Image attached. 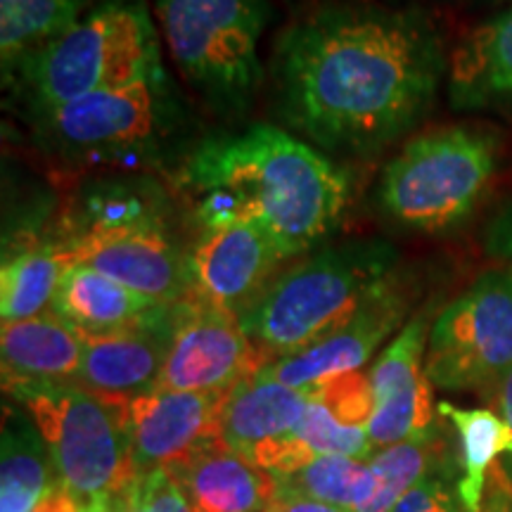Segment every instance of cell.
<instances>
[{
	"label": "cell",
	"mask_w": 512,
	"mask_h": 512,
	"mask_svg": "<svg viewBox=\"0 0 512 512\" xmlns=\"http://www.w3.org/2000/svg\"><path fill=\"white\" fill-rule=\"evenodd\" d=\"M446 69L437 31L418 12L335 3L280 34L271 83L292 131L325 152L368 157L425 117Z\"/></svg>",
	"instance_id": "6da1fadb"
},
{
	"label": "cell",
	"mask_w": 512,
	"mask_h": 512,
	"mask_svg": "<svg viewBox=\"0 0 512 512\" xmlns=\"http://www.w3.org/2000/svg\"><path fill=\"white\" fill-rule=\"evenodd\" d=\"M178 188L202 230L245 223L299 256L342 223L351 178L285 128L252 124L200 140Z\"/></svg>",
	"instance_id": "7a4b0ae2"
},
{
	"label": "cell",
	"mask_w": 512,
	"mask_h": 512,
	"mask_svg": "<svg viewBox=\"0 0 512 512\" xmlns=\"http://www.w3.org/2000/svg\"><path fill=\"white\" fill-rule=\"evenodd\" d=\"M394 264L387 242L354 240L320 249L266 287L240 316L242 330L268 363L299 354L349 323L394 273Z\"/></svg>",
	"instance_id": "3957f363"
},
{
	"label": "cell",
	"mask_w": 512,
	"mask_h": 512,
	"mask_svg": "<svg viewBox=\"0 0 512 512\" xmlns=\"http://www.w3.org/2000/svg\"><path fill=\"white\" fill-rule=\"evenodd\" d=\"M145 0H95L53 46L5 81L29 114L166 74Z\"/></svg>",
	"instance_id": "277c9868"
},
{
	"label": "cell",
	"mask_w": 512,
	"mask_h": 512,
	"mask_svg": "<svg viewBox=\"0 0 512 512\" xmlns=\"http://www.w3.org/2000/svg\"><path fill=\"white\" fill-rule=\"evenodd\" d=\"M41 432L60 484L79 512H126L140 475L131 456L121 401L79 384H19L5 389Z\"/></svg>",
	"instance_id": "5b68a950"
},
{
	"label": "cell",
	"mask_w": 512,
	"mask_h": 512,
	"mask_svg": "<svg viewBox=\"0 0 512 512\" xmlns=\"http://www.w3.org/2000/svg\"><path fill=\"white\" fill-rule=\"evenodd\" d=\"M29 117L41 150L72 166L155 162L185 124L183 102L169 74L88 93Z\"/></svg>",
	"instance_id": "8992f818"
},
{
	"label": "cell",
	"mask_w": 512,
	"mask_h": 512,
	"mask_svg": "<svg viewBox=\"0 0 512 512\" xmlns=\"http://www.w3.org/2000/svg\"><path fill=\"white\" fill-rule=\"evenodd\" d=\"M498 169V138L484 128L448 126L420 133L384 166L377 207L415 233H448L482 204Z\"/></svg>",
	"instance_id": "52a82bcc"
},
{
	"label": "cell",
	"mask_w": 512,
	"mask_h": 512,
	"mask_svg": "<svg viewBox=\"0 0 512 512\" xmlns=\"http://www.w3.org/2000/svg\"><path fill=\"white\" fill-rule=\"evenodd\" d=\"M171 60L219 112H242L264 83L266 0H155Z\"/></svg>",
	"instance_id": "ba28073f"
},
{
	"label": "cell",
	"mask_w": 512,
	"mask_h": 512,
	"mask_svg": "<svg viewBox=\"0 0 512 512\" xmlns=\"http://www.w3.org/2000/svg\"><path fill=\"white\" fill-rule=\"evenodd\" d=\"M512 368V273L486 271L430 328L425 373L448 392L494 389Z\"/></svg>",
	"instance_id": "9c48e42d"
},
{
	"label": "cell",
	"mask_w": 512,
	"mask_h": 512,
	"mask_svg": "<svg viewBox=\"0 0 512 512\" xmlns=\"http://www.w3.org/2000/svg\"><path fill=\"white\" fill-rule=\"evenodd\" d=\"M266 366L238 316L188 299L178 304L174 339L155 389L228 394Z\"/></svg>",
	"instance_id": "30bf717a"
},
{
	"label": "cell",
	"mask_w": 512,
	"mask_h": 512,
	"mask_svg": "<svg viewBox=\"0 0 512 512\" xmlns=\"http://www.w3.org/2000/svg\"><path fill=\"white\" fill-rule=\"evenodd\" d=\"M292 259L256 226L202 230L188 249L190 299L242 316Z\"/></svg>",
	"instance_id": "8fae6325"
},
{
	"label": "cell",
	"mask_w": 512,
	"mask_h": 512,
	"mask_svg": "<svg viewBox=\"0 0 512 512\" xmlns=\"http://www.w3.org/2000/svg\"><path fill=\"white\" fill-rule=\"evenodd\" d=\"M72 264L88 266L157 304L190 299L188 252H181L169 226H133L60 240Z\"/></svg>",
	"instance_id": "7c38bea8"
},
{
	"label": "cell",
	"mask_w": 512,
	"mask_h": 512,
	"mask_svg": "<svg viewBox=\"0 0 512 512\" xmlns=\"http://www.w3.org/2000/svg\"><path fill=\"white\" fill-rule=\"evenodd\" d=\"M230 394V392H228ZM228 394H192L152 389L121 401L131 456L140 479L202 448L219 444Z\"/></svg>",
	"instance_id": "4fadbf2b"
},
{
	"label": "cell",
	"mask_w": 512,
	"mask_h": 512,
	"mask_svg": "<svg viewBox=\"0 0 512 512\" xmlns=\"http://www.w3.org/2000/svg\"><path fill=\"white\" fill-rule=\"evenodd\" d=\"M406 313V285L399 275L389 273L349 323L299 354L268 363L261 373L294 389H311L332 377L358 373L394 335Z\"/></svg>",
	"instance_id": "5bb4252c"
},
{
	"label": "cell",
	"mask_w": 512,
	"mask_h": 512,
	"mask_svg": "<svg viewBox=\"0 0 512 512\" xmlns=\"http://www.w3.org/2000/svg\"><path fill=\"white\" fill-rule=\"evenodd\" d=\"M178 306H159L138 323L83 332L81 370L72 384L105 399H133L157 387L174 339Z\"/></svg>",
	"instance_id": "9a60e30c"
},
{
	"label": "cell",
	"mask_w": 512,
	"mask_h": 512,
	"mask_svg": "<svg viewBox=\"0 0 512 512\" xmlns=\"http://www.w3.org/2000/svg\"><path fill=\"white\" fill-rule=\"evenodd\" d=\"M427 339V313H418L370 368L375 413L368 422V434L375 448L432 432V382L425 373Z\"/></svg>",
	"instance_id": "2e32d148"
},
{
	"label": "cell",
	"mask_w": 512,
	"mask_h": 512,
	"mask_svg": "<svg viewBox=\"0 0 512 512\" xmlns=\"http://www.w3.org/2000/svg\"><path fill=\"white\" fill-rule=\"evenodd\" d=\"M195 512H268L278 496V479L259 470L219 441L190 458L164 467Z\"/></svg>",
	"instance_id": "e0dca14e"
},
{
	"label": "cell",
	"mask_w": 512,
	"mask_h": 512,
	"mask_svg": "<svg viewBox=\"0 0 512 512\" xmlns=\"http://www.w3.org/2000/svg\"><path fill=\"white\" fill-rule=\"evenodd\" d=\"M448 95L458 110L512 107V8L458 43L448 57Z\"/></svg>",
	"instance_id": "ac0fdd59"
},
{
	"label": "cell",
	"mask_w": 512,
	"mask_h": 512,
	"mask_svg": "<svg viewBox=\"0 0 512 512\" xmlns=\"http://www.w3.org/2000/svg\"><path fill=\"white\" fill-rule=\"evenodd\" d=\"M3 389L19 384L74 382L81 370L83 342L79 330L55 311L3 323L0 332Z\"/></svg>",
	"instance_id": "d6986e66"
},
{
	"label": "cell",
	"mask_w": 512,
	"mask_h": 512,
	"mask_svg": "<svg viewBox=\"0 0 512 512\" xmlns=\"http://www.w3.org/2000/svg\"><path fill=\"white\" fill-rule=\"evenodd\" d=\"M309 389H294L256 373L228 394L221 418V439L230 451L249 460L254 448L294 434L309 406Z\"/></svg>",
	"instance_id": "ffe728a7"
},
{
	"label": "cell",
	"mask_w": 512,
	"mask_h": 512,
	"mask_svg": "<svg viewBox=\"0 0 512 512\" xmlns=\"http://www.w3.org/2000/svg\"><path fill=\"white\" fill-rule=\"evenodd\" d=\"M152 299L128 290L88 266L72 264L57 287L53 311L83 332H107L138 323L159 309Z\"/></svg>",
	"instance_id": "44dd1931"
},
{
	"label": "cell",
	"mask_w": 512,
	"mask_h": 512,
	"mask_svg": "<svg viewBox=\"0 0 512 512\" xmlns=\"http://www.w3.org/2000/svg\"><path fill=\"white\" fill-rule=\"evenodd\" d=\"M437 413L453 425L458 437V501L463 512H482L489 475L503 453L512 456V430L501 413L489 408H460L441 401Z\"/></svg>",
	"instance_id": "7402d4cb"
},
{
	"label": "cell",
	"mask_w": 512,
	"mask_h": 512,
	"mask_svg": "<svg viewBox=\"0 0 512 512\" xmlns=\"http://www.w3.org/2000/svg\"><path fill=\"white\" fill-rule=\"evenodd\" d=\"M57 482L53 460L27 411L5 406L0 458V512H36Z\"/></svg>",
	"instance_id": "603a6c76"
},
{
	"label": "cell",
	"mask_w": 512,
	"mask_h": 512,
	"mask_svg": "<svg viewBox=\"0 0 512 512\" xmlns=\"http://www.w3.org/2000/svg\"><path fill=\"white\" fill-rule=\"evenodd\" d=\"M93 3L95 0H0L3 83L79 24Z\"/></svg>",
	"instance_id": "cb8c5ba5"
},
{
	"label": "cell",
	"mask_w": 512,
	"mask_h": 512,
	"mask_svg": "<svg viewBox=\"0 0 512 512\" xmlns=\"http://www.w3.org/2000/svg\"><path fill=\"white\" fill-rule=\"evenodd\" d=\"M72 266L60 240L27 242L3 256L0 268V316L17 323L46 313L53 306L62 275Z\"/></svg>",
	"instance_id": "d4e9b609"
},
{
	"label": "cell",
	"mask_w": 512,
	"mask_h": 512,
	"mask_svg": "<svg viewBox=\"0 0 512 512\" xmlns=\"http://www.w3.org/2000/svg\"><path fill=\"white\" fill-rule=\"evenodd\" d=\"M133 226H166L162 190L143 181H98L74 200L62 240Z\"/></svg>",
	"instance_id": "484cf974"
},
{
	"label": "cell",
	"mask_w": 512,
	"mask_h": 512,
	"mask_svg": "<svg viewBox=\"0 0 512 512\" xmlns=\"http://www.w3.org/2000/svg\"><path fill=\"white\" fill-rule=\"evenodd\" d=\"M280 489L344 512H361L377 494V477L368 463L347 456H316L290 477L278 479Z\"/></svg>",
	"instance_id": "4316f807"
},
{
	"label": "cell",
	"mask_w": 512,
	"mask_h": 512,
	"mask_svg": "<svg viewBox=\"0 0 512 512\" xmlns=\"http://www.w3.org/2000/svg\"><path fill=\"white\" fill-rule=\"evenodd\" d=\"M441 446L434 432L420 437L399 441V444L377 448L368 460L370 470L377 477V494L361 512H392L413 486L430 477V470L437 463Z\"/></svg>",
	"instance_id": "83f0119b"
},
{
	"label": "cell",
	"mask_w": 512,
	"mask_h": 512,
	"mask_svg": "<svg viewBox=\"0 0 512 512\" xmlns=\"http://www.w3.org/2000/svg\"><path fill=\"white\" fill-rule=\"evenodd\" d=\"M294 434L316 456H347L368 463L377 451L368 430H363V427H347L342 422H337L328 413V408L323 403H318L313 396Z\"/></svg>",
	"instance_id": "f1b7e54d"
},
{
	"label": "cell",
	"mask_w": 512,
	"mask_h": 512,
	"mask_svg": "<svg viewBox=\"0 0 512 512\" xmlns=\"http://www.w3.org/2000/svg\"><path fill=\"white\" fill-rule=\"evenodd\" d=\"M309 392L313 399L328 408L337 422L368 430V422L375 413V394L368 373L358 370V373L332 377L311 387Z\"/></svg>",
	"instance_id": "f546056e"
},
{
	"label": "cell",
	"mask_w": 512,
	"mask_h": 512,
	"mask_svg": "<svg viewBox=\"0 0 512 512\" xmlns=\"http://www.w3.org/2000/svg\"><path fill=\"white\" fill-rule=\"evenodd\" d=\"M140 491H143L147 501H150L155 512H195L188 501V496L183 494V489L164 467L147 472L140 479Z\"/></svg>",
	"instance_id": "4dcf8cb0"
},
{
	"label": "cell",
	"mask_w": 512,
	"mask_h": 512,
	"mask_svg": "<svg viewBox=\"0 0 512 512\" xmlns=\"http://www.w3.org/2000/svg\"><path fill=\"white\" fill-rule=\"evenodd\" d=\"M392 512H458L456 498L451 496L448 486L439 477H425L418 486H413Z\"/></svg>",
	"instance_id": "1f68e13d"
},
{
	"label": "cell",
	"mask_w": 512,
	"mask_h": 512,
	"mask_svg": "<svg viewBox=\"0 0 512 512\" xmlns=\"http://www.w3.org/2000/svg\"><path fill=\"white\" fill-rule=\"evenodd\" d=\"M268 512H344V510L335 508V505L320 503V501H313V498L278 489V496H275V501L271 503Z\"/></svg>",
	"instance_id": "d6a6232c"
},
{
	"label": "cell",
	"mask_w": 512,
	"mask_h": 512,
	"mask_svg": "<svg viewBox=\"0 0 512 512\" xmlns=\"http://www.w3.org/2000/svg\"><path fill=\"white\" fill-rule=\"evenodd\" d=\"M489 247L496 256H501L512 273V207L496 219L489 235Z\"/></svg>",
	"instance_id": "836d02e7"
},
{
	"label": "cell",
	"mask_w": 512,
	"mask_h": 512,
	"mask_svg": "<svg viewBox=\"0 0 512 512\" xmlns=\"http://www.w3.org/2000/svg\"><path fill=\"white\" fill-rule=\"evenodd\" d=\"M36 512H79V505H76L74 498L69 496V491L64 489L60 479H57V482L50 486L48 494L41 498Z\"/></svg>",
	"instance_id": "e575fe53"
},
{
	"label": "cell",
	"mask_w": 512,
	"mask_h": 512,
	"mask_svg": "<svg viewBox=\"0 0 512 512\" xmlns=\"http://www.w3.org/2000/svg\"><path fill=\"white\" fill-rule=\"evenodd\" d=\"M494 401L498 413L503 415V420L508 422L512 430V368L501 377V382L494 387Z\"/></svg>",
	"instance_id": "d590c367"
},
{
	"label": "cell",
	"mask_w": 512,
	"mask_h": 512,
	"mask_svg": "<svg viewBox=\"0 0 512 512\" xmlns=\"http://www.w3.org/2000/svg\"><path fill=\"white\" fill-rule=\"evenodd\" d=\"M126 512H155V508H152L150 501H147L143 491H140V484H138L136 494H133V498H131V505H128V510H126Z\"/></svg>",
	"instance_id": "8d00e7d4"
},
{
	"label": "cell",
	"mask_w": 512,
	"mask_h": 512,
	"mask_svg": "<svg viewBox=\"0 0 512 512\" xmlns=\"http://www.w3.org/2000/svg\"><path fill=\"white\" fill-rule=\"evenodd\" d=\"M508 496H510V505L508 508H503V512H512V489H508Z\"/></svg>",
	"instance_id": "74e56055"
}]
</instances>
